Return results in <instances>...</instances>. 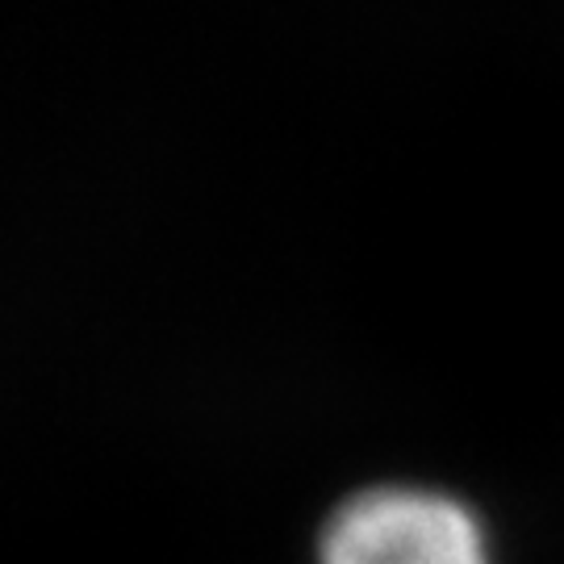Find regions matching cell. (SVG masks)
<instances>
[{
    "instance_id": "cell-1",
    "label": "cell",
    "mask_w": 564,
    "mask_h": 564,
    "mask_svg": "<svg viewBox=\"0 0 564 564\" xmlns=\"http://www.w3.org/2000/svg\"><path fill=\"white\" fill-rule=\"evenodd\" d=\"M318 564H489V547L460 502L389 485L335 510Z\"/></svg>"
}]
</instances>
